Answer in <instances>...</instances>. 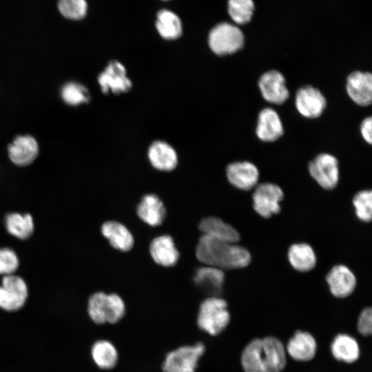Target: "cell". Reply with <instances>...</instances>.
<instances>
[{"label":"cell","instance_id":"obj_21","mask_svg":"<svg viewBox=\"0 0 372 372\" xmlns=\"http://www.w3.org/2000/svg\"><path fill=\"white\" fill-rule=\"evenodd\" d=\"M331 353L338 361L347 364L356 362L360 355L357 340L347 333L336 335L330 345Z\"/></svg>","mask_w":372,"mask_h":372},{"label":"cell","instance_id":"obj_36","mask_svg":"<svg viewBox=\"0 0 372 372\" xmlns=\"http://www.w3.org/2000/svg\"><path fill=\"white\" fill-rule=\"evenodd\" d=\"M357 330L364 337L372 333V310L371 307L364 308L360 313L357 320Z\"/></svg>","mask_w":372,"mask_h":372},{"label":"cell","instance_id":"obj_35","mask_svg":"<svg viewBox=\"0 0 372 372\" xmlns=\"http://www.w3.org/2000/svg\"><path fill=\"white\" fill-rule=\"evenodd\" d=\"M19 260L16 253L10 248H0V274H13L17 269Z\"/></svg>","mask_w":372,"mask_h":372},{"label":"cell","instance_id":"obj_25","mask_svg":"<svg viewBox=\"0 0 372 372\" xmlns=\"http://www.w3.org/2000/svg\"><path fill=\"white\" fill-rule=\"evenodd\" d=\"M101 233L114 248L123 251L130 250L134 238L128 229L116 221H107L102 225Z\"/></svg>","mask_w":372,"mask_h":372},{"label":"cell","instance_id":"obj_8","mask_svg":"<svg viewBox=\"0 0 372 372\" xmlns=\"http://www.w3.org/2000/svg\"><path fill=\"white\" fill-rule=\"evenodd\" d=\"M309 172L316 183L325 189H332L338 183L339 163L328 153L316 156L309 164Z\"/></svg>","mask_w":372,"mask_h":372},{"label":"cell","instance_id":"obj_38","mask_svg":"<svg viewBox=\"0 0 372 372\" xmlns=\"http://www.w3.org/2000/svg\"><path fill=\"white\" fill-rule=\"evenodd\" d=\"M164 1H167V0H164Z\"/></svg>","mask_w":372,"mask_h":372},{"label":"cell","instance_id":"obj_12","mask_svg":"<svg viewBox=\"0 0 372 372\" xmlns=\"http://www.w3.org/2000/svg\"><path fill=\"white\" fill-rule=\"evenodd\" d=\"M261 356L264 372H282L286 366L285 347L274 336L261 339Z\"/></svg>","mask_w":372,"mask_h":372},{"label":"cell","instance_id":"obj_18","mask_svg":"<svg viewBox=\"0 0 372 372\" xmlns=\"http://www.w3.org/2000/svg\"><path fill=\"white\" fill-rule=\"evenodd\" d=\"M256 133L258 138L265 142L275 141L282 136V123L273 109L265 107L259 112Z\"/></svg>","mask_w":372,"mask_h":372},{"label":"cell","instance_id":"obj_5","mask_svg":"<svg viewBox=\"0 0 372 372\" xmlns=\"http://www.w3.org/2000/svg\"><path fill=\"white\" fill-rule=\"evenodd\" d=\"M205 351V347L202 342L180 347L166 355L163 370L164 372H196Z\"/></svg>","mask_w":372,"mask_h":372},{"label":"cell","instance_id":"obj_3","mask_svg":"<svg viewBox=\"0 0 372 372\" xmlns=\"http://www.w3.org/2000/svg\"><path fill=\"white\" fill-rule=\"evenodd\" d=\"M87 313L91 320L96 324H114L123 318L125 305L118 295L107 294L100 291L90 297Z\"/></svg>","mask_w":372,"mask_h":372},{"label":"cell","instance_id":"obj_16","mask_svg":"<svg viewBox=\"0 0 372 372\" xmlns=\"http://www.w3.org/2000/svg\"><path fill=\"white\" fill-rule=\"evenodd\" d=\"M326 280L333 296L344 298L350 296L356 287V278L352 271L344 265L332 267Z\"/></svg>","mask_w":372,"mask_h":372},{"label":"cell","instance_id":"obj_29","mask_svg":"<svg viewBox=\"0 0 372 372\" xmlns=\"http://www.w3.org/2000/svg\"><path fill=\"white\" fill-rule=\"evenodd\" d=\"M5 225L10 234L21 240L28 238L34 229L33 218L30 214H8L5 218Z\"/></svg>","mask_w":372,"mask_h":372},{"label":"cell","instance_id":"obj_26","mask_svg":"<svg viewBox=\"0 0 372 372\" xmlns=\"http://www.w3.org/2000/svg\"><path fill=\"white\" fill-rule=\"evenodd\" d=\"M287 256L292 267L302 272L313 269L317 262L314 250L307 243L292 245L288 250Z\"/></svg>","mask_w":372,"mask_h":372},{"label":"cell","instance_id":"obj_22","mask_svg":"<svg viewBox=\"0 0 372 372\" xmlns=\"http://www.w3.org/2000/svg\"><path fill=\"white\" fill-rule=\"evenodd\" d=\"M194 281L211 296H218L223 291L225 273L220 269L205 265L196 269Z\"/></svg>","mask_w":372,"mask_h":372},{"label":"cell","instance_id":"obj_23","mask_svg":"<svg viewBox=\"0 0 372 372\" xmlns=\"http://www.w3.org/2000/svg\"><path fill=\"white\" fill-rule=\"evenodd\" d=\"M138 216L150 226H158L163 223L166 210L163 202L155 194H146L137 206Z\"/></svg>","mask_w":372,"mask_h":372},{"label":"cell","instance_id":"obj_14","mask_svg":"<svg viewBox=\"0 0 372 372\" xmlns=\"http://www.w3.org/2000/svg\"><path fill=\"white\" fill-rule=\"evenodd\" d=\"M285 349L287 353L294 360L308 362L315 357L318 344L311 333L298 330L289 338Z\"/></svg>","mask_w":372,"mask_h":372},{"label":"cell","instance_id":"obj_17","mask_svg":"<svg viewBox=\"0 0 372 372\" xmlns=\"http://www.w3.org/2000/svg\"><path fill=\"white\" fill-rule=\"evenodd\" d=\"M39 153V145L36 139L30 135L19 136L8 146L10 161L19 166L32 163Z\"/></svg>","mask_w":372,"mask_h":372},{"label":"cell","instance_id":"obj_11","mask_svg":"<svg viewBox=\"0 0 372 372\" xmlns=\"http://www.w3.org/2000/svg\"><path fill=\"white\" fill-rule=\"evenodd\" d=\"M258 87L262 97L271 103L282 104L287 101L289 95L285 78L276 70L262 74L258 81Z\"/></svg>","mask_w":372,"mask_h":372},{"label":"cell","instance_id":"obj_28","mask_svg":"<svg viewBox=\"0 0 372 372\" xmlns=\"http://www.w3.org/2000/svg\"><path fill=\"white\" fill-rule=\"evenodd\" d=\"M156 28L159 34L167 40L176 39L182 33L180 18L172 11L166 9L157 13Z\"/></svg>","mask_w":372,"mask_h":372},{"label":"cell","instance_id":"obj_33","mask_svg":"<svg viewBox=\"0 0 372 372\" xmlns=\"http://www.w3.org/2000/svg\"><path fill=\"white\" fill-rule=\"evenodd\" d=\"M356 216L360 220L369 223L372 217V193L371 190L358 192L353 198Z\"/></svg>","mask_w":372,"mask_h":372},{"label":"cell","instance_id":"obj_27","mask_svg":"<svg viewBox=\"0 0 372 372\" xmlns=\"http://www.w3.org/2000/svg\"><path fill=\"white\" fill-rule=\"evenodd\" d=\"M91 355L95 364L103 370L113 369L118 360L116 347L107 340L95 342L91 349Z\"/></svg>","mask_w":372,"mask_h":372},{"label":"cell","instance_id":"obj_6","mask_svg":"<svg viewBox=\"0 0 372 372\" xmlns=\"http://www.w3.org/2000/svg\"><path fill=\"white\" fill-rule=\"evenodd\" d=\"M282 189L277 185L264 183L256 187L252 195L253 207L260 216L268 218L280 211Z\"/></svg>","mask_w":372,"mask_h":372},{"label":"cell","instance_id":"obj_31","mask_svg":"<svg viewBox=\"0 0 372 372\" xmlns=\"http://www.w3.org/2000/svg\"><path fill=\"white\" fill-rule=\"evenodd\" d=\"M254 4L252 0H229L228 12L238 24L248 23L253 15Z\"/></svg>","mask_w":372,"mask_h":372},{"label":"cell","instance_id":"obj_4","mask_svg":"<svg viewBox=\"0 0 372 372\" xmlns=\"http://www.w3.org/2000/svg\"><path fill=\"white\" fill-rule=\"evenodd\" d=\"M244 35L236 25L221 23L210 31L208 43L211 50L218 55L235 53L244 45Z\"/></svg>","mask_w":372,"mask_h":372},{"label":"cell","instance_id":"obj_20","mask_svg":"<svg viewBox=\"0 0 372 372\" xmlns=\"http://www.w3.org/2000/svg\"><path fill=\"white\" fill-rule=\"evenodd\" d=\"M198 229L203 235L229 242L237 243L240 238L234 227L214 216L203 218L198 225Z\"/></svg>","mask_w":372,"mask_h":372},{"label":"cell","instance_id":"obj_1","mask_svg":"<svg viewBox=\"0 0 372 372\" xmlns=\"http://www.w3.org/2000/svg\"><path fill=\"white\" fill-rule=\"evenodd\" d=\"M196 256L205 265L222 270L243 268L251 260L250 253L245 247L205 235L198 240Z\"/></svg>","mask_w":372,"mask_h":372},{"label":"cell","instance_id":"obj_10","mask_svg":"<svg viewBox=\"0 0 372 372\" xmlns=\"http://www.w3.org/2000/svg\"><path fill=\"white\" fill-rule=\"evenodd\" d=\"M295 105L298 112L304 117L316 118L324 112L327 101L324 95L312 85H304L296 92Z\"/></svg>","mask_w":372,"mask_h":372},{"label":"cell","instance_id":"obj_34","mask_svg":"<svg viewBox=\"0 0 372 372\" xmlns=\"http://www.w3.org/2000/svg\"><path fill=\"white\" fill-rule=\"evenodd\" d=\"M58 8L63 17L73 20L83 19L87 9L85 0H59Z\"/></svg>","mask_w":372,"mask_h":372},{"label":"cell","instance_id":"obj_32","mask_svg":"<svg viewBox=\"0 0 372 372\" xmlns=\"http://www.w3.org/2000/svg\"><path fill=\"white\" fill-rule=\"evenodd\" d=\"M61 97L67 104L78 105L88 102L90 94L87 88L83 85L70 82L62 87Z\"/></svg>","mask_w":372,"mask_h":372},{"label":"cell","instance_id":"obj_9","mask_svg":"<svg viewBox=\"0 0 372 372\" xmlns=\"http://www.w3.org/2000/svg\"><path fill=\"white\" fill-rule=\"evenodd\" d=\"M98 82L105 94L124 93L129 91L132 86L127 76L125 68L117 61H112L108 63L98 76Z\"/></svg>","mask_w":372,"mask_h":372},{"label":"cell","instance_id":"obj_19","mask_svg":"<svg viewBox=\"0 0 372 372\" xmlns=\"http://www.w3.org/2000/svg\"><path fill=\"white\" fill-rule=\"evenodd\" d=\"M153 260L163 267L174 266L178 260L179 253L170 236L162 235L154 238L149 245Z\"/></svg>","mask_w":372,"mask_h":372},{"label":"cell","instance_id":"obj_7","mask_svg":"<svg viewBox=\"0 0 372 372\" xmlns=\"http://www.w3.org/2000/svg\"><path fill=\"white\" fill-rule=\"evenodd\" d=\"M28 296L25 280L16 275L3 276L0 286V308L7 311L21 309Z\"/></svg>","mask_w":372,"mask_h":372},{"label":"cell","instance_id":"obj_2","mask_svg":"<svg viewBox=\"0 0 372 372\" xmlns=\"http://www.w3.org/2000/svg\"><path fill=\"white\" fill-rule=\"evenodd\" d=\"M230 318L225 300L219 296H209L199 307L197 324L203 331L214 336L227 328Z\"/></svg>","mask_w":372,"mask_h":372},{"label":"cell","instance_id":"obj_30","mask_svg":"<svg viewBox=\"0 0 372 372\" xmlns=\"http://www.w3.org/2000/svg\"><path fill=\"white\" fill-rule=\"evenodd\" d=\"M240 363L244 372H264L261 356V338H254L243 349Z\"/></svg>","mask_w":372,"mask_h":372},{"label":"cell","instance_id":"obj_13","mask_svg":"<svg viewBox=\"0 0 372 372\" xmlns=\"http://www.w3.org/2000/svg\"><path fill=\"white\" fill-rule=\"evenodd\" d=\"M346 90L351 99L360 106L372 101V75L368 72L355 71L349 74Z\"/></svg>","mask_w":372,"mask_h":372},{"label":"cell","instance_id":"obj_15","mask_svg":"<svg viewBox=\"0 0 372 372\" xmlns=\"http://www.w3.org/2000/svg\"><path fill=\"white\" fill-rule=\"evenodd\" d=\"M226 175L233 186L245 191L256 186L259 179L257 167L248 161L230 163L226 169Z\"/></svg>","mask_w":372,"mask_h":372},{"label":"cell","instance_id":"obj_37","mask_svg":"<svg viewBox=\"0 0 372 372\" xmlns=\"http://www.w3.org/2000/svg\"><path fill=\"white\" fill-rule=\"evenodd\" d=\"M360 132L364 140L369 144L372 142V118H365L360 125Z\"/></svg>","mask_w":372,"mask_h":372},{"label":"cell","instance_id":"obj_24","mask_svg":"<svg viewBox=\"0 0 372 372\" xmlns=\"http://www.w3.org/2000/svg\"><path fill=\"white\" fill-rule=\"evenodd\" d=\"M148 158L152 166L161 171L172 170L178 163L176 151L164 141H157L150 145Z\"/></svg>","mask_w":372,"mask_h":372}]
</instances>
